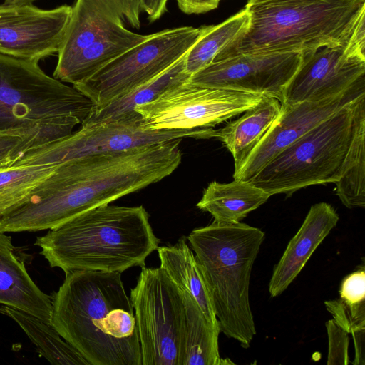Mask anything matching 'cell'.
Listing matches in <instances>:
<instances>
[{
    "label": "cell",
    "mask_w": 365,
    "mask_h": 365,
    "mask_svg": "<svg viewBox=\"0 0 365 365\" xmlns=\"http://www.w3.org/2000/svg\"><path fill=\"white\" fill-rule=\"evenodd\" d=\"M51 324L90 365H142L137 323L120 272L66 274Z\"/></svg>",
    "instance_id": "obj_2"
},
{
    "label": "cell",
    "mask_w": 365,
    "mask_h": 365,
    "mask_svg": "<svg viewBox=\"0 0 365 365\" xmlns=\"http://www.w3.org/2000/svg\"><path fill=\"white\" fill-rule=\"evenodd\" d=\"M329 349L328 365H347L349 364L348 333L337 325L334 319L326 322Z\"/></svg>",
    "instance_id": "obj_31"
},
{
    "label": "cell",
    "mask_w": 365,
    "mask_h": 365,
    "mask_svg": "<svg viewBox=\"0 0 365 365\" xmlns=\"http://www.w3.org/2000/svg\"><path fill=\"white\" fill-rule=\"evenodd\" d=\"M340 299L349 304L365 302L364 267L346 277L339 290Z\"/></svg>",
    "instance_id": "obj_32"
},
{
    "label": "cell",
    "mask_w": 365,
    "mask_h": 365,
    "mask_svg": "<svg viewBox=\"0 0 365 365\" xmlns=\"http://www.w3.org/2000/svg\"><path fill=\"white\" fill-rule=\"evenodd\" d=\"M281 112L280 101L264 96L257 105L246 110L239 118L227 123L220 129H212L211 138L221 141L233 157V175L241 170L256 145L278 119Z\"/></svg>",
    "instance_id": "obj_19"
},
{
    "label": "cell",
    "mask_w": 365,
    "mask_h": 365,
    "mask_svg": "<svg viewBox=\"0 0 365 365\" xmlns=\"http://www.w3.org/2000/svg\"><path fill=\"white\" fill-rule=\"evenodd\" d=\"M269 197L268 192L249 181L235 179L229 183L212 181L204 190L197 207L209 212L213 222L229 225L241 222Z\"/></svg>",
    "instance_id": "obj_23"
},
{
    "label": "cell",
    "mask_w": 365,
    "mask_h": 365,
    "mask_svg": "<svg viewBox=\"0 0 365 365\" xmlns=\"http://www.w3.org/2000/svg\"><path fill=\"white\" fill-rule=\"evenodd\" d=\"M160 240L143 206L104 205L83 212L36 239L50 267L120 272L144 267Z\"/></svg>",
    "instance_id": "obj_3"
},
{
    "label": "cell",
    "mask_w": 365,
    "mask_h": 365,
    "mask_svg": "<svg viewBox=\"0 0 365 365\" xmlns=\"http://www.w3.org/2000/svg\"><path fill=\"white\" fill-rule=\"evenodd\" d=\"M324 305L335 323L348 334L365 329V302L349 304L337 299L325 301Z\"/></svg>",
    "instance_id": "obj_30"
},
{
    "label": "cell",
    "mask_w": 365,
    "mask_h": 365,
    "mask_svg": "<svg viewBox=\"0 0 365 365\" xmlns=\"http://www.w3.org/2000/svg\"><path fill=\"white\" fill-rule=\"evenodd\" d=\"M355 346V358L353 364H365V329L351 333Z\"/></svg>",
    "instance_id": "obj_36"
},
{
    "label": "cell",
    "mask_w": 365,
    "mask_h": 365,
    "mask_svg": "<svg viewBox=\"0 0 365 365\" xmlns=\"http://www.w3.org/2000/svg\"><path fill=\"white\" fill-rule=\"evenodd\" d=\"M0 313L13 319L35 345L36 351L51 364L90 365L51 324L30 313L6 305L0 307Z\"/></svg>",
    "instance_id": "obj_25"
},
{
    "label": "cell",
    "mask_w": 365,
    "mask_h": 365,
    "mask_svg": "<svg viewBox=\"0 0 365 365\" xmlns=\"http://www.w3.org/2000/svg\"><path fill=\"white\" fill-rule=\"evenodd\" d=\"M150 36L136 34L124 27L98 37L65 65L55 68L53 77L73 86L82 83Z\"/></svg>",
    "instance_id": "obj_21"
},
{
    "label": "cell",
    "mask_w": 365,
    "mask_h": 365,
    "mask_svg": "<svg viewBox=\"0 0 365 365\" xmlns=\"http://www.w3.org/2000/svg\"><path fill=\"white\" fill-rule=\"evenodd\" d=\"M0 232V304L30 313L51 324L52 297L43 292L27 272L29 255Z\"/></svg>",
    "instance_id": "obj_17"
},
{
    "label": "cell",
    "mask_w": 365,
    "mask_h": 365,
    "mask_svg": "<svg viewBox=\"0 0 365 365\" xmlns=\"http://www.w3.org/2000/svg\"><path fill=\"white\" fill-rule=\"evenodd\" d=\"M245 9L246 31L213 61L240 53L306 56L324 46L346 48L365 0H248Z\"/></svg>",
    "instance_id": "obj_4"
},
{
    "label": "cell",
    "mask_w": 365,
    "mask_h": 365,
    "mask_svg": "<svg viewBox=\"0 0 365 365\" xmlns=\"http://www.w3.org/2000/svg\"><path fill=\"white\" fill-rule=\"evenodd\" d=\"M188 81L135 108L141 118L143 128L150 130L213 128L255 106L264 96L200 86Z\"/></svg>",
    "instance_id": "obj_9"
},
{
    "label": "cell",
    "mask_w": 365,
    "mask_h": 365,
    "mask_svg": "<svg viewBox=\"0 0 365 365\" xmlns=\"http://www.w3.org/2000/svg\"><path fill=\"white\" fill-rule=\"evenodd\" d=\"M364 119L363 95L284 149L249 182L271 196H290L310 185L336 182L358 126Z\"/></svg>",
    "instance_id": "obj_6"
},
{
    "label": "cell",
    "mask_w": 365,
    "mask_h": 365,
    "mask_svg": "<svg viewBox=\"0 0 365 365\" xmlns=\"http://www.w3.org/2000/svg\"><path fill=\"white\" fill-rule=\"evenodd\" d=\"M73 130L56 128L31 133H0V168L12 165L29 150L62 139Z\"/></svg>",
    "instance_id": "obj_29"
},
{
    "label": "cell",
    "mask_w": 365,
    "mask_h": 365,
    "mask_svg": "<svg viewBox=\"0 0 365 365\" xmlns=\"http://www.w3.org/2000/svg\"><path fill=\"white\" fill-rule=\"evenodd\" d=\"M185 55L163 73L150 81L133 88L105 106L93 109L81 123V126H93L117 120L141 122L135 108L153 101L168 88L187 81L191 75L185 68Z\"/></svg>",
    "instance_id": "obj_22"
},
{
    "label": "cell",
    "mask_w": 365,
    "mask_h": 365,
    "mask_svg": "<svg viewBox=\"0 0 365 365\" xmlns=\"http://www.w3.org/2000/svg\"><path fill=\"white\" fill-rule=\"evenodd\" d=\"M249 15L244 8L217 25L202 26L196 42L185 54V68L192 76L210 65L216 56L246 31Z\"/></svg>",
    "instance_id": "obj_26"
},
{
    "label": "cell",
    "mask_w": 365,
    "mask_h": 365,
    "mask_svg": "<svg viewBox=\"0 0 365 365\" xmlns=\"http://www.w3.org/2000/svg\"><path fill=\"white\" fill-rule=\"evenodd\" d=\"M157 251L160 267L180 289L195 299L207 319L220 327L205 281L187 237H180L174 245L158 247Z\"/></svg>",
    "instance_id": "obj_24"
},
{
    "label": "cell",
    "mask_w": 365,
    "mask_h": 365,
    "mask_svg": "<svg viewBox=\"0 0 365 365\" xmlns=\"http://www.w3.org/2000/svg\"><path fill=\"white\" fill-rule=\"evenodd\" d=\"M336 194L348 208L365 207V119L356 131L344 160Z\"/></svg>",
    "instance_id": "obj_27"
},
{
    "label": "cell",
    "mask_w": 365,
    "mask_h": 365,
    "mask_svg": "<svg viewBox=\"0 0 365 365\" xmlns=\"http://www.w3.org/2000/svg\"><path fill=\"white\" fill-rule=\"evenodd\" d=\"M93 109L88 97L37 61L0 54V133L74 128Z\"/></svg>",
    "instance_id": "obj_7"
},
{
    "label": "cell",
    "mask_w": 365,
    "mask_h": 365,
    "mask_svg": "<svg viewBox=\"0 0 365 365\" xmlns=\"http://www.w3.org/2000/svg\"><path fill=\"white\" fill-rule=\"evenodd\" d=\"M200 28L182 26L152 34L85 82L73 86L101 108L154 78L183 56L196 42Z\"/></svg>",
    "instance_id": "obj_8"
},
{
    "label": "cell",
    "mask_w": 365,
    "mask_h": 365,
    "mask_svg": "<svg viewBox=\"0 0 365 365\" xmlns=\"http://www.w3.org/2000/svg\"><path fill=\"white\" fill-rule=\"evenodd\" d=\"M57 165H11L0 168V215L26 197Z\"/></svg>",
    "instance_id": "obj_28"
},
{
    "label": "cell",
    "mask_w": 365,
    "mask_h": 365,
    "mask_svg": "<svg viewBox=\"0 0 365 365\" xmlns=\"http://www.w3.org/2000/svg\"><path fill=\"white\" fill-rule=\"evenodd\" d=\"M181 140L89 155L57 164L26 197L0 215V232L53 229L160 181L180 164Z\"/></svg>",
    "instance_id": "obj_1"
},
{
    "label": "cell",
    "mask_w": 365,
    "mask_h": 365,
    "mask_svg": "<svg viewBox=\"0 0 365 365\" xmlns=\"http://www.w3.org/2000/svg\"><path fill=\"white\" fill-rule=\"evenodd\" d=\"M130 299L142 365H178L182 291L160 267H143Z\"/></svg>",
    "instance_id": "obj_10"
},
{
    "label": "cell",
    "mask_w": 365,
    "mask_h": 365,
    "mask_svg": "<svg viewBox=\"0 0 365 365\" xmlns=\"http://www.w3.org/2000/svg\"><path fill=\"white\" fill-rule=\"evenodd\" d=\"M71 13L68 5L52 9L0 5V54L38 62L58 53Z\"/></svg>",
    "instance_id": "obj_13"
},
{
    "label": "cell",
    "mask_w": 365,
    "mask_h": 365,
    "mask_svg": "<svg viewBox=\"0 0 365 365\" xmlns=\"http://www.w3.org/2000/svg\"><path fill=\"white\" fill-rule=\"evenodd\" d=\"M339 219L334 208L327 202L317 203L310 207L302 225L274 268L269 283L272 297L282 294L293 282Z\"/></svg>",
    "instance_id": "obj_18"
},
{
    "label": "cell",
    "mask_w": 365,
    "mask_h": 365,
    "mask_svg": "<svg viewBox=\"0 0 365 365\" xmlns=\"http://www.w3.org/2000/svg\"><path fill=\"white\" fill-rule=\"evenodd\" d=\"M303 61L300 53H240L212 62L189 82L206 87L268 96L282 102L284 92Z\"/></svg>",
    "instance_id": "obj_12"
},
{
    "label": "cell",
    "mask_w": 365,
    "mask_h": 365,
    "mask_svg": "<svg viewBox=\"0 0 365 365\" xmlns=\"http://www.w3.org/2000/svg\"><path fill=\"white\" fill-rule=\"evenodd\" d=\"M364 77L365 57L349 54L342 47H322L303 56L281 103L322 101L346 91Z\"/></svg>",
    "instance_id": "obj_15"
},
{
    "label": "cell",
    "mask_w": 365,
    "mask_h": 365,
    "mask_svg": "<svg viewBox=\"0 0 365 365\" xmlns=\"http://www.w3.org/2000/svg\"><path fill=\"white\" fill-rule=\"evenodd\" d=\"M36 0H4L2 4L12 6V5H28L32 4Z\"/></svg>",
    "instance_id": "obj_37"
},
{
    "label": "cell",
    "mask_w": 365,
    "mask_h": 365,
    "mask_svg": "<svg viewBox=\"0 0 365 365\" xmlns=\"http://www.w3.org/2000/svg\"><path fill=\"white\" fill-rule=\"evenodd\" d=\"M345 51L365 57V12L362 13L351 34Z\"/></svg>",
    "instance_id": "obj_33"
},
{
    "label": "cell",
    "mask_w": 365,
    "mask_h": 365,
    "mask_svg": "<svg viewBox=\"0 0 365 365\" xmlns=\"http://www.w3.org/2000/svg\"><path fill=\"white\" fill-rule=\"evenodd\" d=\"M182 302L178 365L232 364L229 359H223L220 356V327L214 326L207 319L197 302L185 291H182Z\"/></svg>",
    "instance_id": "obj_20"
},
{
    "label": "cell",
    "mask_w": 365,
    "mask_h": 365,
    "mask_svg": "<svg viewBox=\"0 0 365 365\" xmlns=\"http://www.w3.org/2000/svg\"><path fill=\"white\" fill-rule=\"evenodd\" d=\"M363 95H365V77L339 95L322 101H304L292 105L281 103L279 117L233 178L249 181L284 149Z\"/></svg>",
    "instance_id": "obj_14"
},
{
    "label": "cell",
    "mask_w": 365,
    "mask_h": 365,
    "mask_svg": "<svg viewBox=\"0 0 365 365\" xmlns=\"http://www.w3.org/2000/svg\"><path fill=\"white\" fill-rule=\"evenodd\" d=\"M212 128L150 130L140 121L117 120L81 126L58 140L32 149L12 165H57L89 155L120 152L173 139H210Z\"/></svg>",
    "instance_id": "obj_11"
},
{
    "label": "cell",
    "mask_w": 365,
    "mask_h": 365,
    "mask_svg": "<svg viewBox=\"0 0 365 365\" xmlns=\"http://www.w3.org/2000/svg\"><path fill=\"white\" fill-rule=\"evenodd\" d=\"M220 0H176L178 8L186 14L206 13L217 8Z\"/></svg>",
    "instance_id": "obj_34"
},
{
    "label": "cell",
    "mask_w": 365,
    "mask_h": 365,
    "mask_svg": "<svg viewBox=\"0 0 365 365\" xmlns=\"http://www.w3.org/2000/svg\"><path fill=\"white\" fill-rule=\"evenodd\" d=\"M168 0H140L141 10L148 14V19L153 22L167 11Z\"/></svg>",
    "instance_id": "obj_35"
},
{
    "label": "cell",
    "mask_w": 365,
    "mask_h": 365,
    "mask_svg": "<svg viewBox=\"0 0 365 365\" xmlns=\"http://www.w3.org/2000/svg\"><path fill=\"white\" fill-rule=\"evenodd\" d=\"M140 0H76L56 68L68 63L94 39L124 28L140 26Z\"/></svg>",
    "instance_id": "obj_16"
},
{
    "label": "cell",
    "mask_w": 365,
    "mask_h": 365,
    "mask_svg": "<svg viewBox=\"0 0 365 365\" xmlns=\"http://www.w3.org/2000/svg\"><path fill=\"white\" fill-rule=\"evenodd\" d=\"M264 232L242 222L194 229L187 237L208 289L220 329L247 349L256 334L249 299L251 272Z\"/></svg>",
    "instance_id": "obj_5"
}]
</instances>
